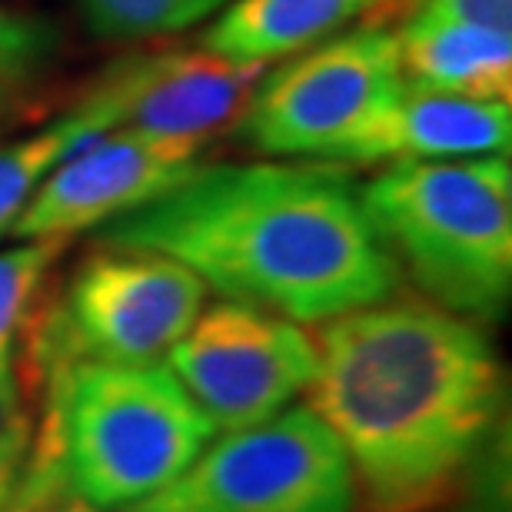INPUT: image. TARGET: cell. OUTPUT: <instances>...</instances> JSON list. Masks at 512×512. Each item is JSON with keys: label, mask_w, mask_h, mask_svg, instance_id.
I'll return each mask as SVG.
<instances>
[{"label": "cell", "mask_w": 512, "mask_h": 512, "mask_svg": "<svg viewBox=\"0 0 512 512\" xmlns=\"http://www.w3.org/2000/svg\"><path fill=\"white\" fill-rule=\"evenodd\" d=\"M57 30L37 14L0 4V80L17 84L40 74L57 54Z\"/></svg>", "instance_id": "ac0fdd59"}, {"label": "cell", "mask_w": 512, "mask_h": 512, "mask_svg": "<svg viewBox=\"0 0 512 512\" xmlns=\"http://www.w3.org/2000/svg\"><path fill=\"white\" fill-rule=\"evenodd\" d=\"M512 107L403 84L386 114L346 153L350 163L469 160L509 153Z\"/></svg>", "instance_id": "8fae6325"}, {"label": "cell", "mask_w": 512, "mask_h": 512, "mask_svg": "<svg viewBox=\"0 0 512 512\" xmlns=\"http://www.w3.org/2000/svg\"><path fill=\"white\" fill-rule=\"evenodd\" d=\"M396 44L406 84L476 100H512V30L406 17Z\"/></svg>", "instance_id": "4fadbf2b"}, {"label": "cell", "mask_w": 512, "mask_h": 512, "mask_svg": "<svg viewBox=\"0 0 512 512\" xmlns=\"http://www.w3.org/2000/svg\"><path fill=\"white\" fill-rule=\"evenodd\" d=\"M207 293V283L170 256L100 243L47 316L40 363H160L203 313Z\"/></svg>", "instance_id": "52a82bcc"}, {"label": "cell", "mask_w": 512, "mask_h": 512, "mask_svg": "<svg viewBox=\"0 0 512 512\" xmlns=\"http://www.w3.org/2000/svg\"><path fill=\"white\" fill-rule=\"evenodd\" d=\"M409 17L512 30V0H413Z\"/></svg>", "instance_id": "d6986e66"}, {"label": "cell", "mask_w": 512, "mask_h": 512, "mask_svg": "<svg viewBox=\"0 0 512 512\" xmlns=\"http://www.w3.org/2000/svg\"><path fill=\"white\" fill-rule=\"evenodd\" d=\"M104 247L163 253L223 300L326 323L389 300L403 273L340 163H200L163 197L107 227Z\"/></svg>", "instance_id": "6da1fadb"}, {"label": "cell", "mask_w": 512, "mask_h": 512, "mask_svg": "<svg viewBox=\"0 0 512 512\" xmlns=\"http://www.w3.org/2000/svg\"><path fill=\"white\" fill-rule=\"evenodd\" d=\"M7 512H107L87 503L84 496L70 486V479L60 463V453L44 429H34L24 476L17 483V493L10 499Z\"/></svg>", "instance_id": "e0dca14e"}, {"label": "cell", "mask_w": 512, "mask_h": 512, "mask_svg": "<svg viewBox=\"0 0 512 512\" xmlns=\"http://www.w3.org/2000/svg\"><path fill=\"white\" fill-rule=\"evenodd\" d=\"M413 0H227L213 14L203 47L243 64L293 57L320 40L340 34L356 20L389 14Z\"/></svg>", "instance_id": "7c38bea8"}, {"label": "cell", "mask_w": 512, "mask_h": 512, "mask_svg": "<svg viewBox=\"0 0 512 512\" xmlns=\"http://www.w3.org/2000/svg\"><path fill=\"white\" fill-rule=\"evenodd\" d=\"M70 240H24L0 253V373L14 370V350L47 273Z\"/></svg>", "instance_id": "2e32d148"}, {"label": "cell", "mask_w": 512, "mask_h": 512, "mask_svg": "<svg viewBox=\"0 0 512 512\" xmlns=\"http://www.w3.org/2000/svg\"><path fill=\"white\" fill-rule=\"evenodd\" d=\"M163 363L213 429L233 433L280 416L310 389L316 343L286 316L223 300L203 306Z\"/></svg>", "instance_id": "ba28073f"}, {"label": "cell", "mask_w": 512, "mask_h": 512, "mask_svg": "<svg viewBox=\"0 0 512 512\" xmlns=\"http://www.w3.org/2000/svg\"><path fill=\"white\" fill-rule=\"evenodd\" d=\"M44 433L87 503L124 512L173 483L217 429L167 363H57Z\"/></svg>", "instance_id": "277c9868"}, {"label": "cell", "mask_w": 512, "mask_h": 512, "mask_svg": "<svg viewBox=\"0 0 512 512\" xmlns=\"http://www.w3.org/2000/svg\"><path fill=\"white\" fill-rule=\"evenodd\" d=\"M104 133H110L104 120L77 104L54 124L0 147V240L14 233L20 213L27 210V203L44 187L57 163Z\"/></svg>", "instance_id": "5bb4252c"}, {"label": "cell", "mask_w": 512, "mask_h": 512, "mask_svg": "<svg viewBox=\"0 0 512 512\" xmlns=\"http://www.w3.org/2000/svg\"><path fill=\"white\" fill-rule=\"evenodd\" d=\"M20 416H24V406H20V386L14 380V370L0 373V436H4Z\"/></svg>", "instance_id": "44dd1931"}, {"label": "cell", "mask_w": 512, "mask_h": 512, "mask_svg": "<svg viewBox=\"0 0 512 512\" xmlns=\"http://www.w3.org/2000/svg\"><path fill=\"white\" fill-rule=\"evenodd\" d=\"M363 207L423 300L479 326L503 320L512 296L506 153L389 163L363 187Z\"/></svg>", "instance_id": "3957f363"}, {"label": "cell", "mask_w": 512, "mask_h": 512, "mask_svg": "<svg viewBox=\"0 0 512 512\" xmlns=\"http://www.w3.org/2000/svg\"><path fill=\"white\" fill-rule=\"evenodd\" d=\"M263 64H243L213 50L127 57L104 70L80 104L110 130H157L213 137L247 110Z\"/></svg>", "instance_id": "30bf717a"}, {"label": "cell", "mask_w": 512, "mask_h": 512, "mask_svg": "<svg viewBox=\"0 0 512 512\" xmlns=\"http://www.w3.org/2000/svg\"><path fill=\"white\" fill-rule=\"evenodd\" d=\"M7 107H10V84L7 80H0V120H4Z\"/></svg>", "instance_id": "7402d4cb"}, {"label": "cell", "mask_w": 512, "mask_h": 512, "mask_svg": "<svg viewBox=\"0 0 512 512\" xmlns=\"http://www.w3.org/2000/svg\"><path fill=\"white\" fill-rule=\"evenodd\" d=\"M310 409L350 459L356 512H429L473 469L503 409L486 330L429 300L320 323Z\"/></svg>", "instance_id": "7a4b0ae2"}, {"label": "cell", "mask_w": 512, "mask_h": 512, "mask_svg": "<svg viewBox=\"0 0 512 512\" xmlns=\"http://www.w3.org/2000/svg\"><path fill=\"white\" fill-rule=\"evenodd\" d=\"M396 34L353 27L263 70L240 137L256 153L340 163L403 90Z\"/></svg>", "instance_id": "5b68a950"}, {"label": "cell", "mask_w": 512, "mask_h": 512, "mask_svg": "<svg viewBox=\"0 0 512 512\" xmlns=\"http://www.w3.org/2000/svg\"><path fill=\"white\" fill-rule=\"evenodd\" d=\"M124 512H356L350 459L310 406L210 443L183 473Z\"/></svg>", "instance_id": "8992f818"}, {"label": "cell", "mask_w": 512, "mask_h": 512, "mask_svg": "<svg viewBox=\"0 0 512 512\" xmlns=\"http://www.w3.org/2000/svg\"><path fill=\"white\" fill-rule=\"evenodd\" d=\"M210 137L157 130H110L54 167L20 213L10 237L74 240L163 197L203 163Z\"/></svg>", "instance_id": "9c48e42d"}, {"label": "cell", "mask_w": 512, "mask_h": 512, "mask_svg": "<svg viewBox=\"0 0 512 512\" xmlns=\"http://www.w3.org/2000/svg\"><path fill=\"white\" fill-rule=\"evenodd\" d=\"M84 24L107 40L180 34L213 17L227 0H70Z\"/></svg>", "instance_id": "9a60e30c"}, {"label": "cell", "mask_w": 512, "mask_h": 512, "mask_svg": "<svg viewBox=\"0 0 512 512\" xmlns=\"http://www.w3.org/2000/svg\"><path fill=\"white\" fill-rule=\"evenodd\" d=\"M30 439H34V426H30L27 413L0 436V512H7L10 499L17 493L20 476H24Z\"/></svg>", "instance_id": "ffe728a7"}]
</instances>
